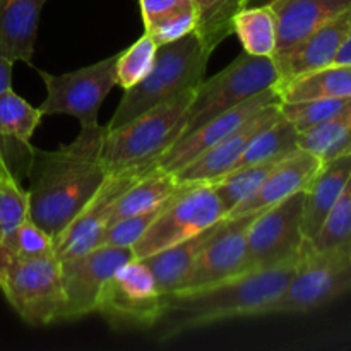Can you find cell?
Wrapping results in <instances>:
<instances>
[{
	"instance_id": "cell-14",
	"label": "cell",
	"mask_w": 351,
	"mask_h": 351,
	"mask_svg": "<svg viewBox=\"0 0 351 351\" xmlns=\"http://www.w3.org/2000/svg\"><path fill=\"white\" fill-rule=\"evenodd\" d=\"M143 173L125 171V173H110L105 178L101 187L89 199L88 204L69 223L67 228L53 240L55 256L58 261L72 259V257L81 256L99 245L117 199Z\"/></svg>"
},
{
	"instance_id": "cell-32",
	"label": "cell",
	"mask_w": 351,
	"mask_h": 351,
	"mask_svg": "<svg viewBox=\"0 0 351 351\" xmlns=\"http://www.w3.org/2000/svg\"><path fill=\"white\" fill-rule=\"evenodd\" d=\"M158 45L149 33L144 31L143 36L130 45L122 53H117L115 77L117 86L122 89L132 88L134 84L143 81L153 69L156 60Z\"/></svg>"
},
{
	"instance_id": "cell-10",
	"label": "cell",
	"mask_w": 351,
	"mask_h": 351,
	"mask_svg": "<svg viewBox=\"0 0 351 351\" xmlns=\"http://www.w3.org/2000/svg\"><path fill=\"white\" fill-rule=\"evenodd\" d=\"M305 191L263 209L247 230L249 271L266 269L298 261L304 250Z\"/></svg>"
},
{
	"instance_id": "cell-13",
	"label": "cell",
	"mask_w": 351,
	"mask_h": 351,
	"mask_svg": "<svg viewBox=\"0 0 351 351\" xmlns=\"http://www.w3.org/2000/svg\"><path fill=\"white\" fill-rule=\"evenodd\" d=\"M257 213L225 216L195 259L184 290H199L235 278L249 271L247 230ZM177 293V291H175Z\"/></svg>"
},
{
	"instance_id": "cell-36",
	"label": "cell",
	"mask_w": 351,
	"mask_h": 351,
	"mask_svg": "<svg viewBox=\"0 0 351 351\" xmlns=\"http://www.w3.org/2000/svg\"><path fill=\"white\" fill-rule=\"evenodd\" d=\"M175 194H177V192H175ZM173 195H171V197H173ZM171 197H168L167 201H165L163 204L158 206V208L139 213V215L127 216V218L112 223V225L105 230V233H103L99 245L129 247L130 249V247L146 233V230L153 225L154 219L163 213V209L167 208L168 202L171 201Z\"/></svg>"
},
{
	"instance_id": "cell-38",
	"label": "cell",
	"mask_w": 351,
	"mask_h": 351,
	"mask_svg": "<svg viewBox=\"0 0 351 351\" xmlns=\"http://www.w3.org/2000/svg\"><path fill=\"white\" fill-rule=\"evenodd\" d=\"M141 14H143L144 26L153 23L154 19L161 17L163 14L171 12L178 7L191 3V0H139Z\"/></svg>"
},
{
	"instance_id": "cell-37",
	"label": "cell",
	"mask_w": 351,
	"mask_h": 351,
	"mask_svg": "<svg viewBox=\"0 0 351 351\" xmlns=\"http://www.w3.org/2000/svg\"><path fill=\"white\" fill-rule=\"evenodd\" d=\"M144 27H146V33H149L151 38L156 41L158 47L180 40V38L195 31L194 5H192V2L185 3V5L171 10V12L163 14Z\"/></svg>"
},
{
	"instance_id": "cell-5",
	"label": "cell",
	"mask_w": 351,
	"mask_h": 351,
	"mask_svg": "<svg viewBox=\"0 0 351 351\" xmlns=\"http://www.w3.org/2000/svg\"><path fill=\"white\" fill-rule=\"evenodd\" d=\"M0 290L27 326L60 321L64 293L60 261L55 254L21 259L0 249Z\"/></svg>"
},
{
	"instance_id": "cell-29",
	"label": "cell",
	"mask_w": 351,
	"mask_h": 351,
	"mask_svg": "<svg viewBox=\"0 0 351 351\" xmlns=\"http://www.w3.org/2000/svg\"><path fill=\"white\" fill-rule=\"evenodd\" d=\"M298 146L314 153L322 161L351 153V108L307 132H302L298 136Z\"/></svg>"
},
{
	"instance_id": "cell-2",
	"label": "cell",
	"mask_w": 351,
	"mask_h": 351,
	"mask_svg": "<svg viewBox=\"0 0 351 351\" xmlns=\"http://www.w3.org/2000/svg\"><path fill=\"white\" fill-rule=\"evenodd\" d=\"M298 261L254 269L199 290L177 291L165 297L163 312L154 324L160 341L182 332L230 319L273 314L287 290Z\"/></svg>"
},
{
	"instance_id": "cell-18",
	"label": "cell",
	"mask_w": 351,
	"mask_h": 351,
	"mask_svg": "<svg viewBox=\"0 0 351 351\" xmlns=\"http://www.w3.org/2000/svg\"><path fill=\"white\" fill-rule=\"evenodd\" d=\"M346 34H348V10L319 27L287 53L274 57L278 72H280V82L290 81L298 75L335 64L346 40Z\"/></svg>"
},
{
	"instance_id": "cell-34",
	"label": "cell",
	"mask_w": 351,
	"mask_h": 351,
	"mask_svg": "<svg viewBox=\"0 0 351 351\" xmlns=\"http://www.w3.org/2000/svg\"><path fill=\"white\" fill-rule=\"evenodd\" d=\"M351 108L350 98H321L297 103H281V113L290 120L298 134L307 132Z\"/></svg>"
},
{
	"instance_id": "cell-16",
	"label": "cell",
	"mask_w": 351,
	"mask_h": 351,
	"mask_svg": "<svg viewBox=\"0 0 351 351\" xmlns=\"http://www.w3.org/2000/svg\"><path fill=\"white\" fill-rule=\"evenodd\" d=\"M280 115L281 103H273V105L266 106L259 113H256L252 119L242 123L239 129L228 134L225 139H221L218 144L194 158L191 163L185 165L182 170L175 173V177L178 178V182L189 184V182H211L221 175L228 173L235 167L237 161L240 160L252 137L264 127L273 123Z\"/></svg>"
},
{
	"instance_id": "cell-20",
	"label": "cell",
	"mask_w": 351,
	"mask_h": 351,
	"mask_svg": "<svg viewBox=\"0 0 351 351\" xmlns=\"http://www.w3.org/2000/svg\"><path fill=\"white\" fill-rule=\"evenodd\" d=\"M45 3L47 0H0V57L33 65Z\"/></svg>"
},
{
	"instance_id": "cell-23",
	"label": "cell",
	"mask_w": 351,
	"mask_h": 351,
	"mask_svg": "<svg viewBox=\"0 0 351 351\" xmlns=\"http://www.w3.org/2000/svg\"><path fill=\"white\" fill-rule=\"evenodd\" d=\"M180 187L182 182H178V178L171 171L163 170L160 167L146 171L117 199L108 226L127 216L139 215V213L158 208Z\"/></svg>"
},
{
	"instance_id": "cell-1",
	"label": "cell",
	"mask_w": 351,
	"mask_h": 351,
	"mask_svg": "<svg viewBox=\"0 0 351 351\" xmlns=\"http://www.w3.org/2000/svg\"><path fill=\"white\" fill-rule=\"evenodd\" d=\"M106 125L81 127L72 143L55 151H33L29 173V218L57 239L108 177L101 165Z\"/></svg>"
},
{
	"instance_id": "cell-28",
	"label": "cell",
	"mask_w": 351,
	"mask_h": 351,
	"mask_svg": "<svg viewBox=\"0 0 351 351\" xmlns=\"http://www.w3.org/2000/svg\"><path fill=\"white\" fill-rule=\"evenodd\" d=\"M195 10V31L209 53L216 50L230 34L233 19L247 7V0H191Z\"/></svg>"
},
{
	"instance_id": "cell-22",
	"label": "cell",
	"mask_w": 351,
	"mask_h": 351,
	"mask_svg": "<svg viewBox=\"0 0 351 351\" xmlns=\"http://www.w3.org/2000/svg\"><path fill=\"white\" fill-rule=\"evenodd\" d=\"M218 225L219 223H216L204 232L184 240V242H178L168 249L141 259L151 269L163 297L184 290L195 259L201 254L202 247L208 242L209 237L213 235V232L218 228Z\"/></svg>"
},
{
	"instance_id": "cell-24",
	"label": "cell",
	"mask_w": 351,
	"mask_h": 351,
	"mask_svg": "<svg viewBox=\"0 0 351 351\" xmlns=\"http://www.w3.org/2000/svg\"><path fill=\"white\" fill-rule=\"evenodd\" d=\"M281 103L321 98H350L351 64H332L276 84Z\"/></svg>"
},
{
	"instance_id": "cell-4",
	"label": "cell",
	"mask_w": 351,
	"mask_h": 351,
	"mask_svg": "<svg viewBox=\"0 0 351 351\" xmlns=\"http://www.w3.org/2000/svg\"><path fill=\"white\" fill-rule=\"evenodd\" d=\"M209 57L211 53L195 33L160 45L151 72L132 88L123 89L122 99L106 129H117L182 93L197 89L204 81Z\"/></svg>"
},
{
	"instance_id": "cell-33",
	"label": "cell",
	"mask_w": 351,
	"mask_h": 351,
	"mask_svg": "<svg viewBox=\"0 0 351 351\" xmlns=\"http://www.w3.org/2000/svg\"><path fill=\"white\" fill-rule=\"evenodd\" d=\"M29 216V197L9 165L0 160V242Z\"/></svg>"
},
{
	"instance_id": "cell-31",
	"label": "cell",
	"mask_w": 351,
	"mask_h": 351,
	"mask_svg": "<svg viewBox=\"0 0 351 351\" xmlns=\"http://www.w3.org/2000/svg\"><path fill=\"white\" fill-rule=\"evenodd\" d=\"M308 243L312 249L321 252L336 250L351 254V177L329 211L322 228Z\"/></svg>"
},
{
	"instance_id": "cell-35",
	"label": "cell",
	"mask_w": 351,
	"mask_h": 351,
	"mask_svg": "<svg viewBox=\"0 0 351 351\" xmlns=\"http://www.w3.org/2000/svg\"><path fill=\"white\" fill-rule=\"evenodd\" d=\"M0 249L12 257H41L55 254L53 239L27 216L0 242Z\"/></svg>"
},
{
	"instance_id": "cell-26",
	"label": "cell",
	"mask_w": 351,
	"mask_h": 351,
	"mask_svg": "<svg viewBox=\"0 0 351 351\" xmlns=\"http://www.w3.org/2000/svg\"><path fill=\"white\" fill-rule=\"evenodd\" d=\"M298 130L295 129L293 123L281 113L273 123L264 127L263 130L252 137L249 146L242 153L240 160L237 161L235 168L250 167V165H261V163H274V161H281L283 158L290 156L297 149L298 146Z\"/></svg>"
},
{
	"instance_id": "cell-7",
	"label": "cell",
	"mask_w": 351,
	"mask_h": 351,
	"mask_svg": "<svg viewBox=\"0 0 351 351\" xmlns=\"http://www.w3.org/2000/svg\"><path fill=\"white\" fill-rule=\"evenodd\" d=\"M226 216L209 182H189L178 189L167 208L130 249L144 259L216 225Z\"/></svg>"
},
{
	"instance_id": "cell-19",
	"label": "cell",
	"mask_w": 351,
	"mask_h": 351,
	"mask_svg": "<svg viewBox=\"0 0 351 351\" xmlns=\"http://www.w3.org/2000/svg\"><path fill=\"white\" fill-rule=\"evenodd\" d=\"M269 5L278 21V47L274 57H280L319 27L348 10L351 0H274Z\"/></svg>"
},
{
	"instance_id": "cell-41",
	"label": "cell",
	"mask_w": 351,
	"mask_h": 351,
	"mask_svg": "<svg viewBox=\"0 0 351 351\" xmlns=\"http://www.w3.org/2000/svg\"><path fill=\"white\" fill-rule=\"evenodd\" d=\"M271 2H274V0H247V7H252V5H269Z\"/></svg>"
},
{
	"instance_id": "cell-15",
	"label": "cell",
	"mask_w": 351,
	"mask_h": 351,
	"mask_svg": "<svg viewBox=\"0 0 351 351\" xmlns=\"http://www.w3.org/2000/svg\"><path fill=\"white\" fill-rule=\"evenodd\" d=\"M273 103H281L280 93H278L276 86L259 93V95H256L254 98L247 99L242 105L235 106V108L215 117V119L206 122L204 125H201L192 134L178 139L177 143L158 160L156 167L163 168V170L167 171H171V173H177V171L182 170L185 165L191 163L194 158H197L199 154L204 153L206 149H209V147H213L215 144H218L219 141L225 139L228 134H232L233 130L239 129L242 123H245L247 120L252 119L256 113H259L261 110L273 105Z\"/></svg>"
},
{
	"instance_id": "cell-9",
	"label": "cell",
	"mask_w": 351,
	"mask_h": 351,
	"mask_svg": "<svg viewBox=\"0 0 351 351\" xmlns=\"http://www.w3.org/2000/svg\"><path fill=\"white\" fill-rule=\"evenodd\" d=\"M163 305L165 297L151 269L134 257L106 281L96 312L115 329H147L154 328Z\"/></svg>"
},
{
	"instance_id": "cell-12",
	"label": "cell",
	"mask_w": 351,
	"mask_h": 351,
	"mask_svg": "<svg viewBox=\"0 0 351 351\" xmlns=\"http://www.w3.org/2000/svg\"><path fill=\"white\" fill-rule=\"evenodd\" d=\"M130 259L134 254L129 247L98 245L81 256L60 261L64 293L60 321H75L96 312L105 283Z\"/></svg>"
},
{
	"instance_id": "cell-30",
	"label": "cell",
	"mask_w": 351,
	"mask_h": 351,
	"mask_svg": "<svg viewBox=\"0 0 351 351\" xmlns=\"http://www.w3.org/2000/svg\"><path fill=\"white\" fill-rule=\"evenodd\" d=\"M276 163L278 161H274V163H261L250 165V167L235 168V170H230L228 173L221 175V177L209 182L211 187L215 189L216 194H218L226 216H228L237 206L242 204L243 201H247V199L261 187L264 178L267 177V173L273 170Z\"/></svg>"
},
{
	"instance_id": "cell-6",
	"label": "cell",
	"mask_w": 351,
	"mask_h": 351,
	"mask_svg": "<svg viewBox=\"0 0 351 351\" xmlns=\"http://www.w3.org/2000/svg\"><path fill=\"white\" fill-rule=\"evenodd\" d=\"M280 82L276 62L273 57H252L242 53L226 65L215 77L202 81L195 89L185 115L182 137L189 136L215 117L242 105Z\"/></svg>"
},
{
	"instance_id": "cell-27",
	"label": "cell",
	"mask_w": 351,
	"mask_h": 351,
	"mask_svg": "<svg viewBox=\"0 0 351 351\" xmlns=\"http://www.w3.org/2000/svg\"><path fill=\"white\" fill-rule=\"evenodd\" d=\"M233 34H237L245 53L252 57H274L278 47V21L273 7H243L233 19Z\"/></svg>"
},
{
	"instance_id": "cell-40",
	"label": "cell",
	"mask_w": 351,
	"mask_h": 351,
	"mask_svg": "<svg viewBox=\"0 0 351 351\" xmlns=\"http://www.w3.org/2000/svg\"><path fill=\"white\" fill-rule=\"evenodd\" d=\"M335 64H351V5L348 9V34H346V40L339 50L338 57H336Z\"/></svg>"
},
{
	"instance_id": "cell-3",
	"label": "cell",
	"mask_w": 351,
	"mask_h": 351,
	"mask_svg": "<svg viewBox=\"0 0 351 351\" xmlns=\"http://www.w3.org/2000/svg\"><path fill=\"white\" fill-rule=\"evenodd\" d=\"M195 89L185 91L117 129H106L101 146V165L106 173H146L180 139L185 115Z\"/></svg>"
},
{
	"instance_id": "cell-17",
	"label": "cell",
	"mask_w": 351,
	"mask_h": 351,
	"mask_svg": "<svg viewBox=\"0 0 351 351\" xmlns=\"http://www.w3.org/2000/svg\"><path fill=\"white\" fill-rule=\"evenodd\" d=\"M321 158L300 147L295 153H291L290 156L278 161L273 170L267 173V177L264 178L261 187L247 201L237 206L228 216L259 213L263 209L285 201V199L297 194V192L305 191L308 182L312 180V177L321 168Z\"/></svg>"
},
{
	"instance_id": "cell-11",
	"label": "cell",
	"mask_w": 351,
	"mask_h": 351,
	"mask_svg": "<svg viewBox=\"0 0 351 351\" xmlns=\"http://www.w3.org/2000/svg\"><path fill=\"white\" fill-rule=\"evenodd\" d=\"M117 53L62 75L40 71L47 88V98L40 112L45 115L74 117L81 127L98 125V112L103 101L117 86Z\"/></svg>"
},
{
	"instance_id": "cell-25",
	"label": "cell",
	"mask_w": 351,
	"mask_h": 351,
	"mask_svg": "<svg viewBox=\"0 0 351 351\" xmlns=\"http://www.w3.org/2000/svg\"><path fill=\"white\" fill-rule=\"evenodd\" d=\"M41 119L43 113L40 108H34L12 89L3 91L0 95V160L7 163L12 144L19 149L33 153L31 137L40 127Z\"/></svg>"
},
{
	"instance_id": "cell-21",
	"label": "cell",
	"mask_w": 351,
	"mask_h": 351,
	"mask_svg": "<svg viewBox=\"0 0 351 351\" xmlns=\"http://www.w3.org/2000/svg\"><path fill=\"white\" fill-rule=\"evenodd\" d=\"M351 177V153L322 161L317 173L305 189L304 233L311 242L324 225L329 211Z\"/></svg>"
},
{
	"instance_id": "cell-8",
	"label": "cell",
	"mask_w": 351,
	"mask_h": 351,
	"mask_svg": "<svg viewBox=\"0 0 351 351\" xmlns=\"http://www.w3.org/2000/svg\"><path fill=\"white\" fill-rule=\"evenodd\" d=\"M351 291V254L312 249L305 242L297 269L273 314H305Z\"/></svg>"
},
{
	"instance_id": "cell-39",
	"label": "cell",
	"mask_w": 351,
	"mask_h": 351,
	"mask_svg": "<svg viewBox=\"0 0 351 351\" xmlns=\"http://www.w3.org/2000/svg\"><path fill=\"white\" fill-rule=\"evenodd\" d=\"M12 67L14 62L0 57V95L7 89H12Z\"/></svg>"
}]
</instances>
